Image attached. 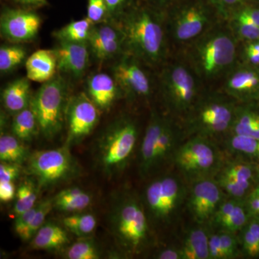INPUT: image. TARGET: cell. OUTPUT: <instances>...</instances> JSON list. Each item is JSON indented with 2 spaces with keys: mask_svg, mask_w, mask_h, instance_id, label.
Wrapping results in <instances>:
<instances>
[{
  "mask_svg": "<svg viewBox=\"0 0 259 259\" xmlns=\"http://www.w3.org/2000/svg\"><path fill=\"white\" fill-rule=\"evenodd\" d=\"M240 42L224 19L178 51L205 88L222 81L238 62Z\"/></svg>",
  "mask_w": 259,
  "mask_h": 259,
  "instance_id": "obj_1",
  "label": "cell"
},
{
  "mask_svg": "<svg viewBox=\"0 0 259 259\" xmlns=\"http://www.w3.org/2000/svg\"><path fill=\"white\" fill-rule=\"evenodd\" d=\"M117 23L124 35V53L148 68L158 69L171 57L164 10L136 5Z\"/></svg>",
  "mask_w": 259,
  "mask_h": 259,
  "instance_id": "obj_2",
  "label": "cell"
},
{
  "mask_svg": "<svg viewBox=\"0 0 259 259\" xmlns=\"http://www.w3.org/2000/svg\"><path fill=\"white\" fill-rule=\"evenodd\" d=\"M158 69V88L167 114L182 122L205 87L178 53L172 54Z\"/></svg>",
  "mask_w": 259,
  "mask_h": 259,
  "instance_id": "obj_3",
  "label": "cell"
},
{
  "mask_svg": "<svg viewBox=\"0 0 259 259\" xmlns=\"http://www.w3.org/2000/svg\"><path fill=\"white\" fill-rule=\"evenodd\" d=\"M237 104L221 90L206 88L181 122L184 133L212 140L226 136L234 120Z\"/></svg>",
  "mask_w": 259,
  "mask_h": 259,
  "instance_id": "obj_4",
  "label": "cell"
},
{
  "mask_svg": "<svg viewBox=\"0 0 259 259\" xmlns=\"http://www.w3.org/2000/svg\"><path fill=\"white\" fill-rule=\"evenodd\" d=\"M180 1L165 10L173 54L182 50L222 19L209 2L206 5L201 1L180 4Z\"/></svg>",
  "mask_w": 259,
  "mask_h": 259,
  "instance_id": "obj_5",
  "label": "cell"
},
{
  "mask_svg": "<svg viewBox=\"0 0 259 259\" xmlns=\"http://www.w3.org/2000/svg\"><path fill=\"white\" fill-rule=\"evenodd\" d=\"M112 235L127 254H139L149 241V226L144 206L134 196H122L110 215Z\"/></svg>",
  "mask_w": 259,
  "mask_h": 259,
  "instance_id": "obj_6",
  "label": "cell"
},
{
  "mask_svg": "<svg viewBox=\"0 0 259 259\" xmlns=\"http://www.w3.org/2000/svg\"><path fill=\"white\" fill-rule=\"evenodd\" d=\"M138 137L137 124L128 116H122L107 127L97 146V161L105 175L112 177L125 169Z\"/></svg>",
  "mask_w": 259,
  "mask_h": 259,
  "instance_id": "obj_7",
  "label": "cell"
},
{
  "mask_svg": "<svg viewBox=\"0 0 259 259\" xmlns=\"http://www.w3.org/2000/svg\"><path fill=\"white\" fill-rule=\"evenodd\" d=\"M69 100L67 83L59 75L44 82L32 95L30 106L46 139H54L63 129Z\"/></svg>",
  "mask_w": 259,
  "mask_h": 259,
  "instance_id": "obj_8",
  "label": "cell"
},
{
  "mask_svg": "<svg viewBox=\"0 0 259 259\" xmlns=\"http://www.w3.org/2000/svg\"><path fill=\"white\" fill-rule=\"evenodd\" d=\"M212 141L208 138L192 136L177 146L172 160L186 178L194 182L217 175L223 163L221 153Z\"/></svg>",
  "mask_w": 259,
  "mask_h": 259,
  "instance_id": "obj_9",
  "label": "cell"
},
{
  "mask_svg": "<svg viewBox=\"0 0 259 259\" xmlns=\"http://www.w3.org/2000/svg\"><path fill=\"white\" fill-rule=\"evenodd\" d=\"M27 171L36 180L40 188L60 185L78 175L77 162L69 151V146L56 149L36 151L27 160Z\"/></svg>",
  "mask_w": 259,
  "mask_h": 259,
  "instance_id": "obj_10",
  "label": "cell"
},
{
  "mask_svg": "<svg viewBox=\"0 0 259 259\" xmlns=\"http://www.w3.org/2000/svg\"><path fill=\"white\" fill-rule=\"evenodd\" d=\"M185 186L177 177L167 175L156 179L145 191L148 213L156 222H170L185 198Z\"/></svg>",
  "mask_w": 259,
  "mask_h": 259,
  "instance_id": "obj_11",
  "label": "cell"
},
{
  "mask_svg": "<svg viewBox=\"0 0 259 259\" xmlns=\"http://www.w3.org/2000/svg\"><path fill=\"white\" fill-rule=\"evenodd\" d=\"M147 66L139 59L123 53L112 66V76L118 84L122 95L129 100H149L152 95V82Z\"/></svg>",
  "mask_w": 259,
  "mask_h": 259,
  "instance_id": "obj_12",
  "label": "cell"
},
{
  "mask_svg": "<svg viewBox=\"0 0 259 259\" xmlns=\"http://www.w3.org/2000/svg\"><path fill=\"white\" fill-rule=\"evenodd\" d=\"M99 110L87 94L79 93L69 99L66 112V146L79 144L91 134L98 122Z\"/></svg>",
  "mask_w": 259,
  "mask_h": 259,
  "instance_id": "obj_13",
  "label": "cell"
},
{
  "mask_svg": "<svg viewBox=\"0 0 259 259\" xmlns=\"http://www.w3.org/2000/svg\"><path fill=\"white\" fill-rule=\"evenodd\" d=\"M225 193L213 178L200 179L192 182L187 207L197 224L210 223L220 204L225 199Z\"/></svg>",
  "mask_w": 259,
  "mask_h": 259,
  "instance_id": "obj_14",
  "label": "cell"
},
{
  "mask_svg": "<svg viewBox=\"0 0 259 259\" xmlns=\"http://www.w3.org/2000/svg\"><path fill=\"white\" fill-rule=\"evenodd\" d=\"M41 18L30 9H6L0 18L2 37L13 42L33 40L40 30Z\"/></svg>",
  "mask_w": 259,
  "mask_h": 259,
  "instance_id": "obj_15",
  "label": "cell"
},
{
  "mask_svg": "<svg viewBox=\"0 0 259 259\" xmlns=\"http://www.w3.org/2000/svg\"><path fill=\"white\" fill-rule=\"evenodd\" d=\"M88 42L97 61L117 59L124 53L123 33L118 24L111 20L94 24Z\"/></svg>",
  "mask_w": 259,
  "mask_h": 259,
  "instance_id": "obj_16",
  "label": "cell"
},
{
  "mask_svg": "<svg viewBox=\"0 0 259 259\" xmlns=\"http://www.w3.org/2000/svg\"><path fill=\"white\" fill-rule=\"evenodd\" d=\"M220 90L237 103H248L259 95V72L238 61L221 81Z\"/></svg>",
  "mask_w": 259,
  "mask_h": 259,
  "instance_id": "obj_17",
  "label": "cell"
},
{
  "mask_svg": "<svg viewBox=\"0 0 259 259\" xmlns=\"http://www.w3.org/2000/svg\"><path fill=\"white\" fill-rule=\"evenodd\" d=\"M58 71L79 79L84 74L90 62L88 42L59 41L54 49Z\"/></svg>",
  "mask_w": 259,
  "mask_h": 259,
  "instance_id": "obj_18",
  "label": "cell"
},
{
  "mask_svg": "<svg viewBox=\"0 0 259 259\" xmlns=\"http://www.w3.org/2000/svg\"><path fill=\"white\" fill-rule=\"evenodd\" d=\"M166 116L156 110L151 112L140 149L139 171L142 177L155 170V153Z\"/></svg>",
  "mask_w": 259,
  "mask_h": 259,
  "instance_id": "obj_19",
  "label": "cell"
},
{
  "mask_svg": "<svg viewBox=\"0 0 259 259\" xmlns=\"http://www.w3.org/2000/svg\"><path fill=\"white\" fill-rule=\"evenodd\" d=\"M88 95L92 101L102 111L111 108L116 100L122 95L113 76L105 73H96L87 81Z\"/></svg>",
  "mask_w": 259,
  "mask_h": 259,
  "instance_id": "obj_20",
  "label": "cell"
},
{
  "mask_svg": "<svg viewBox=\"0 0 259 259\" xmlns=\"http://www.w3.org/2000/svg\"><path fill=\"white\" fill-rule=\"evenodd\" d=\"M27 77L30 81L44 83L55 76L57 59L55 51L41 49L32 54L25 61Z\"/></svg>",
  "mask_w": 259,
  "mask_h": 259,
  "instance_id": "obj_21",
  "label": "cell"
},
{
  "mask_svg": "<svg viewBox=\"0 0 259 259\" xmlns=\"http://www.w3.org/2000/svg\"><path fill=\"white\" fill-rule=\"evenodd\" d=\"M30 81L28 77L20 78L8 83L3 90V106L12 115L30 106L32 97Z\"/></svg>",
  "mask_w": 259,
  "mask_h": 259,
  "instance_id": "obj_22",
  "label": "cell"
},
{
  "mask_svg": "<svg viewBox=\"0 0 259 259\" xmlns=\"http://www.w3.org/2000/svg\"><path fill=\"white\" fill-rule=\"evenodd\" d=\"M66 228L48 223L42 225L32 238V248L37 250H58L69 242Z\"/></svg>",
  "mask_w": 259,
  "mask_h": 259,
  "instance_id": "obj_23",
  "label": "cell"
},
{
  "mask_svg": "<svg viewBox=\"0 0 259 259\" xmlns=\"http://www.w3.org/2000/svg\"><path fill=\"white\" fill-rule=\"evenodd\" d=\"M228 134L241 135L259 139V112L248 103L237 104L234 120Z\"/></svg>",
  "mask_w": 259,
  "mask_h": 259,
  "instance_id": "obj_24",
  "label": "cell"
},
{
  "mask_svg": "<svg viewBox=\"0 0 259 259\" xmlns=\"http://www.w3.org/2000/svg\"><path fill=\"white\" fill-rule=\"evenodd\" d=\"M54 207L63 212H81L91 204L92 197L78 187L61 191L54 199Z\"/></svg>",
  "mask_w": 259,
  "mask_h": 259,
  "instance_id": "obj_25",
  "label": "cell"
},
{
  "mask_svg": "<svg viewBox=\"0 0 259 259\" xmlns=\"http://www.w3.org/2000/svg\"><path fill=\"white\" fill-rule=\"evenodd\" d=\"M182 259H209V236L202 228L189 232L180 248Z\"/></svg>",
  "mask_w": 259,
  "mask_h": 259,
  "instance_id": "obj_26",
  "label": "cell"
},
{
  "mask_svg": "<svg viewBox=\"0 0 259 259\" xmlns=\"http://www.w3.org/2000/svg\"><path fill=\"white\" fill-rule=\"evenodd\" d=\"M216 176L226 177L251 190L255 176V166L243 160L228 162L223 164Z\"/></svg>",
  "mask_w": 259,
  "mask_h": 259,
  "instance_id": "obj_27",
  "label": "cell"
},
{
  "mask_svg": "<svg viewBox=\"0 0 259 259\" xmlns=\"http://www.w3.org/2000/svg\"><path fill=\"white\" fill-rule=\"evenodd\" d=\"M12 132L22 141H32L40 132L36 116L30 106L15 114L12 122Z\"/></svg>",
  "mask_w": 259,
  "mask_h": 259,
  "instance_id": "obj_28",
  "label": "cell"
},
{
  "mask_svg": "<svg viewBox=\"0 0 259 259\" xmlns=\"http://www.w3.org/2000/svg\"><path fill=\"white\" fill-rule=\"evenodd\" d=\"M30 153L21 140L15 135L2 134L0 137V160L1 162L21 165L27 161Z\"/></svg>",
  "mask_w": 259,
  "mask_h": 259,
  "instance_id": "obj_29",
  "label": "cell"
},
{
  "mask_svg": "<svg viewBox=\"0 0 259 259\" xmlns=\"http://www.w3.org/2000/svg\"><path fill=\"white\" fill-rule=\"evenodd\" d=\"M94 23L88 18L74 20L54 32L59 41L88 42Z\"/></svg>",
  "mask_w": 259,
  "mask_h": 259,
  "instance_id": "obj_30",
  "label": "cell"
},
{
  "mask_svg": "<svg viewBox=\"0 0 259 259\" xmlns=\"http://www.w3.org/2000/svg\"><path fill=\"white\" fill-rule=\"evenodd\" d=\"M226 147L233 154L259 161V139L241 135L228 134Z\"/></svg>",
  "mask_w": 259,
  "mask_h": 259,
  "instance_id": "obj_31",
  "label": "cell"
},
{
  "mask_svg": "<svg viewBox=\"0 0 259 259\" xmlns=\"http://www.w3.org/2000/svg\"><path fill=\"white\" fill-rule=\"evenodd\" d=\"M240 232V246L243 255L249 258L259 257V217L250 218Z\"/></svg>",
  "mask_w": 259,
  "mask_h": 259,
  "instance_id": "obj_32",
  "label": "cell"
},
{
  "mask_svg": "<svg viewBox=\"0 0 259 259\" xmlns=\"http://www.w3.org/2000/svg\"><path fill=\"white\" fill-rule=\"evenodd\" d=\"M224 20L240 42L258 40L259 27L248 19L236 13H230Z\"/></svg>",
  "mask_w": 259,
  "mask_h": 259,
  "instance_id": "obj_33",
  "label": "cell"
},
{
  "mask_svg": "<svg viewBox=\"0 0 259 259\" xmlns=\"http://www.w3.org/2000/svg\"><path fill=\"white\" fill-rule=\"evenodd\" d=\"M64 228L70 233L79 237L90 236L97 226V219L91 213H73L62 220Z\"/></svg>",
  "mask_w": 259,
  "mask_h": 259,
  "instance_id": "obj_34",
  "label": "cell"
},
{
  "mask_svg": "<svg viewBox=\"0 0 259 259\" xmlns=\"http://www.w3.org/2000/svg\"><path fill=\"white\" fill-rule=\"evenodd\" d=\"M27 51L22 46L3 45L0 48V71L2 74H7L26 60Z\"/></svg>",
  "mask_w": 259,
  "mask_h": 259,
  "instance_id": "obj_35",
  "label": "cell"
},
{
  "mask_svg": "<svg viewBox=\"0 0 259 259\" xmlns=\"http://www.w3.org/2000/svg\"><path fill=\"white\" fill-rule=\"evenodd\" d=\"M14 207L15 217L32 208L36 204L37 189L30 181H25L18 187Z\"/></svg>",
  "mask_w": 259,
  "mask_h": 259,
  "instance_id": "obj_36",
  "label": "cell"
},
{
  "mask_svg": "<svg viewBox=\"0 0 259 259\" xmlns=\"http://www.w3.org/2000/svg\"><path fill=\"white\" fill-rule=\"evenodd\" d=\"M248 212L245 205V199H240L237 202L236 207L232 211L228 217L221 223L219 226L220 231L236 233L241 231L249 221Z\"/></svg>",
  "mask_w": 259,
  "mask_h": 259,
  "instance_id": "obj_37",
  "label": "cell"
},
{
  "mask_svg": "<svg viewBox=\"0 0 259 259\" xmlns=\"http://www.w3.org/2000/svg\"><path fill=\"white\" fill-rule=\"evenodd\" d=\"M64 255L65 258L69 259H98L101 257L95 242L88 239L73 243L66 250Z\"/></svg>",
  "mask_w": 259,
  "mask_h": 259,
  "instance_id": "obj_38",
  "label": "cell"
},
{
  "mask_svg": "<svg viewBox=\"0 0 259 259\" xmlns=\"http://www.w3.org/2000/svg\"><path fill=\"white\" fill-rule=\"evenodd\" d=\"M53 208H54L53 199H47V200L39 202L36 212H35L33 219L23 237V241H30L33 238L37 231L44 224L46 218Z\"/></svg>",
  "mask_w": 259,
  "mask_h": 259,
  "instance_id": "obj_39",
  "label": "cell"
},
{
  "mask_svg": "<svg viewBox=\"0 0 259 259\" xmlns=\"http://www.w3.org/2000/svg\"><path fill=\"white\" fill-rule=\"evenodd\" d=\"M218 233L221 238L224 259L237 258L241 250L239 249V239L235 236V233L224 231H220Z\"/></svg>",
  "mask_w": 259,
  "mask_h": 259,
  "instance_id": "obj_40",
  "label": "cell"
},
{
  "mask_svg": "<svg viewBox=\"0 0 259 259\" xmlns=\"http://www.w3.org/2000/svg\"><path fill=\"white\" fill-rule=\"evenodd\" d=\"M111 21L117 23L130 10L136 6L135 0H105Z\"/></svg>",
  "mask_w": 259,
  "mask_h": 259,
  "instance_id": "obj_41",
  "label": "cell"
},
{
  "mask_svg": "<svg viewBox=\"0 0 259 259\" xmlns=\"http://www.w3.org/2000/svg\"><path fill=\"white\" fill-rule=\"evenodd\" d=\"M87 18L94 24L110 21L108 9L105 0H88Z\"/></svg>",
  "mask_w": 259,
  "mask_h": 259,
  "instance_id": "obj_42",
  "label": "cell"
},
{
  "mask_svg": "<svg viewBox=\"0 0 259 259\" xmlns=\"http://www.w3.org/2000/svg\"><path fill=\"white\" fill-rule=\"evenodd\" d=\"M37 206H38V203L35 204L32 208L19 214L15 219V231L22 240L33 219L34 215L37 209Z\"/></svg>",
  "mask_w": 259,
  "mask_h": 259,
  "instance_id": "obj_43",
  "label": "cell"
},
{
  "mask_svg": "<svg viewBox=\"0 0 259 259\" xmlns=\"http://www.w3.org/2000/svg\"><path fill=\"white\" fill-rule=\"evenodd\" d=\"M20 164L8 162H1L0 182H14L20 175Z\"/></svg>",
  "mask_w": 259,
  "mask_h": 259,
  "instance_id": "obj_44",
  "label": "cell"
},
{
  "mask_svg": "<svg viewBox=\"0 0 259 259\" xmlns=\"http://www.w3.org/2000/svg\"><path fill=\"white\" fill-rule=\"evenodd\" d=\"M235 13L236 14L241 15V16L248 19L250 22H252V23H254L255 25L259 27V9H257V8L250 6H243V5H241L234 8V9L232 10L228 13Z\"/></svg>",
  "mask_w": 259,
  "mask_h": 259,
  "instance_id": "obj_45",
  "label": "cell"
},
{
  "mask_svg": "<svg viewBox=\"0 0 259 259\" xmlns=\"http://www.w3.org/2000/svg\"><path fill=\"white\" fill-rule=\"evenodd\" d=\"M209 259H224L219 233L209 236Z\"/></svg>",
  "mask_w": 259,
  "mask_h": 259,
  "instance_id": "obj_46",
  "label": "cell"
},
{
  "mask_svg": "<svg viewBox=\"0 0 259 259\" xmlns=\"http://www.w3.org/2000/svg\"><path fill=\"white\" fill-rule=\"evenodd\" d=\"M17 192L13 182H0V200L2 202H8L13 200Z\"/></svg>",
  "mask_w": 259,
  "mask_h": 259,
  "instance_id": "obj_47",
  "label": "cell"
},
{
  "mask_svg": "<svg viewBox=\"0 0 259 259\" xmlns=\"http://www.w3.org/2000/svg\"><path fill=\"white\" fill-rule=\"evenodd\" d=\"M156 258L159 259H182V256L180 249L169 248L160 251Z\"/></svg>",
  "mask_w": 259,
  "mask_h": 259,
  "instance_id": "obj_48",
  "label": "cell"
},
{
  "mask_svg": "<svg viewBox=\"0 0 259 259\" xmlns=\"http://www.w3.org/2000/svg\"><path fill=\"white\" fill-rule=\"evenodd\" d=\"M179 1L180 0H146L151 6L157 9L164 10V11Z\"/></svg>",
  "mask_w": 259,
  "mask_h": 259,
  "instance_id": "obj_49",
  "label": "cell"
},
{
  "mask_svg": "<svg viewBox=\"0 0 259 259\" xmlns=\"http://www.w3.org/2000/svg\"><path fill=\"white\" fill-rule=\"evenodd\" d=\"M13 1L19 5H23V6L28 7V8L44 6L48 4L47 0H13Z\"/></svg>",
  "mask_w": 259,
  "mask_h": 259,
  "instance_id": "obj_50",
  "label": "cell"
},
{
  "mask_svg": "<svg viewBox=\"0 0 259 259\" xmlns=\"http://www.w3.org/2000/svg\"><path fill=\"white\" fill-rule=\"evenodd\" d=\"M244 42L248 47L256 51L259 54V39L258 40H253V41L241 42Z\"/></svg>",
  "mask_w": 259,
  "mask_h": 259,
  "instance_id": "obj_51",
  "label": "cell"
},
{
  "mask_svg": "<svg viewBox=\"0 0 259 259\" xmlns=\"http://www.w3.org/2000/svg\"><path fill=\"white\" fill-rule=\"evenodd\" d=\"M255 176H256V178L259 180V164L257 165V166H255Z\"/></svg>",
  "mask_w": 259,
  "mask_h": 259,
  "instance_id": "obj_52",
  "label": "cell"
},
{
  "mask_svg": "<svg viewBox=\"0 0 259 259\" xmlns=\"http://www.w3.org/2000/svg\"><path fill=\"white\" fill-rule=\"evenodd\" d=\"M254 188V190H255V192L258 193L259 196V185L255 186V187H253Z\"/></svg>",
  "mask_w": 259,
  "mask_h": 259,
  "instance_id": "obj_53",
  "label": "cell"
}]
</instances>
